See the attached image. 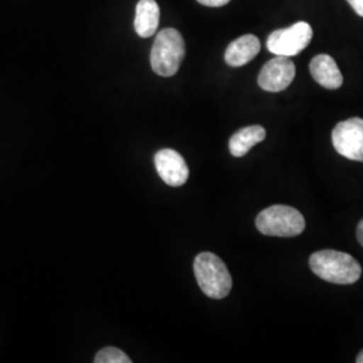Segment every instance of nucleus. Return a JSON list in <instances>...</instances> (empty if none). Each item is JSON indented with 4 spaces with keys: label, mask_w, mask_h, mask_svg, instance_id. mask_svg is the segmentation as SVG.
<instances>
[{
    "label": "nucleus",
    "mask_w": 363,
    "mask_h": 363,
    "mask_svg": "<svg viewBox=\"0 0 363 363\" xmlns=\"http://www.w3.org/2000/svg\"><path fill=\"white\" fill-rule=\"evenodd\" d=\"M96 363H130V357L117 347H104L94 357Z\"/></svg>",
    "instance_id": "nucleus-13"
},
{
    "label": "nucleus",
    "mask_w": 363,
    "mask_h": 363,
    "mask_svg": "<svg viewBox=\"0 0 363 363\" xmlns=\"http://www.w3.org/2000/svg\"><path fill=\"white\" fill-rule=\"evenodd\" d=\"M160 10L155 0H139L135 15V30L139 37H152L159 26Z\"/></svg>",
    "instance_id": "nucleus-11"
},
{
    "label": "nucleus",
    "mask_w": 363,
    "mask_h": 363,
    "mask_svg": "<svg viewBox=\"0 0 363 363\" xmlns=\"http://www.w3.org/2000/svg\"><path fill=\"white\" fill-rule=\"evenodd\" d=\"M194 273L202 292L211 298H226L233 286L225 262L214 253L202 252L194 259Z\"/></svg>",
    "instance_id": "nucleus-2"
},
{
    "label": "nucleus",
    "mask_w": 363,
    "mask_h": 363,
    "mask_svg": "<svg viewBox=\"0 0 363 363\" xmlns=\"http://www.w3.org/2000/svg\"><path fill=\"white\" fill-rule=\"evenodd\" d=\"M267 138V130L261 125H249L237 130L229 140L230 154L235 157H242Z\"/></svg>",
    "instance_id": "nucleus-12"
},
{
    "label": "nucleus",
    "mask_w": 363,
    "mask_h": 363,
    "mask_svg": "<svg viewBox=\"0 0 363 363\" xmlns=\"http://www.w3.org/2000/svg\"><path fill=\"white\" fill-rule=\"evenodd\" d=\"M259 49L261 45L256 35H242L228 46L225 52V61L232 67H241L249 64L252 60H255V57L259 52Z\"/></svg>",
    "instance_id": "nucleus-10"
},
{
    "label": "nucleus",
    "mask_w": 363,
    "mask_h": 363,
    "mask_svg": "<svg viewBox=\"0 0 363 363\" xmlns=\"http://www.w3.org/2000/svg\"><path fill=\"white\" fill-rule=\"evenodd\" d=\"M310 72L312 78L325 89L335 91L343 84V76L337 67V62L328 54H319L313 57L310 64Z\"/></svg>",
    "instance_id": "nucleus-9"
},
{
    "label": "nucleus",
    "mask_w": 363,
    "mask_h": 363,
    "mask_svg": "<svg viewBox=\"0 0 363 363\" xmlns=\"http://www.w3.org/2000/svg\"><path fill=\"white\" fill-rule=\"evenodd\" d=\"M357 238H358L359 244L363 247V220L358 223V228H357Z\"/></svg>",
    "instance_id": "nucleus-16"
},
{
    "label": "nucleus",
    "mask_w": 363,
    "mask_h": 363,
    "mask_svg": "<svg viewBox=\"0 0 363 363\" xmlns=\"http://www.w3.org/2000/svg\"><path fill=\"white\" fill-rule=\"evenodd\" d=\"M347 1L355 13L359 16H363V0H347Z\"/></svg>",
    "instance_id": "nucleus-15"
},
{
    "label": "nucleus",
    "mask_w": 363,
    "mask_h": 363,
    "mask_svg": "<svg viewBox=\"0 0 363 363\" xmlns=\"http://www.w3.org/2000/svg\"><path fill=\"white\" fill-rule=\"evenodd\" d=\"M256 226L264 235L291 238L304 232L306 220L295 208L273 205L259 213L256 218Z\"/></svg>",
    "instance_id": "nucleus-4"
},
{
    "label": "nucleus",
    "mask_w": 363,
    "mask_h": 363,
    "mask_svg": "<svg viewBox=\"0 0 363 363\" xmlns=\"http://www.w3.org/2000/svg\"><path fill=\"white\" fill-rule=\"evenodd\" d=\"M296 74L295 64L289 60V57L277 55L268 61L259 72V88L267 91H286V88L292 84Z\"/></svg>",
    "instance_id": "nucleus-7"
},
{
    "label": "nucleus",
    "mask_w": 363,
    "mask_h": 363,
    "mask_svg": "<svg viewBox=\"0 0 363 363\" xmlns=\"http://www.w3.org/2000/svg\"><path fill=\"white\" fill-rule=\"evenodd\" d=\"M333 144L339 155L363 163V118L352 117L337 124Z\"/></svg>",
    "instance_id": "nucleus-6"
},
{
    "label": "nucleus",
    "mask_w": 363,
    "mask_h": 363,
    "mask_svg": "<svg viewBox=\"0 0 363 363\" xmlns=\"http://www.w3.org/2000/svg\"><path fill=\"white\" fill-rule=\"evenodd\" d=\"M312 272L333 284H354L361 279L362 267L349 253L325 249L315 252L310 257Z\"/></svg>",
    "instance_id": "nucleus-1"
},
{
    "label": "nucleus",
    "mask_w": 363,
    "mask_h": 363,
    "mask_svg": "<svg viewBox=\"0 0 363 363\" xmlns=\"http://www.w3.org/2000/svg\"><path fill=\"white\" fill-rule=\"evenodd\" d=\"M357 363H363V350L357 357Z\"/></svg>",
    "instance_id": "nucleus-17"
},
{
    "label": "nucleus",
    "mask_w": 363,
    "mask_h": 363,
    "mask_svg": "<svg viewBox=\"0 0 363 363\" xmlns=\"http://www.w3.org/2000/svg\"><path fill=\"white\" fill-rule=\"evenodd\" d=\"M196 1L206 7H222V6H226L230 0H196Z\"/></svg>",
    "instance_id": "nucleus-14"
},
{
    "label": "nucleus",
    "mask_w": 363,
    "mask_h": 363,
    "mask_svg": "<svg viewBox=\"0 0 363 363\" xmlns=\"http://www.w3.org/2000/svg\"><path fill=\"white\" fill-rule=\"evenodd\" d=\"M155 167L159 177L171 187H181L189 179V167L183 156L169 148L157 151Z\"/></svg>",
    "instance_id": "nucleus-8"
},
{
    "label": "nucleus",
    "mask_w": 363,
    "mask_h": 363,
    "mask_svg": "<svg viewBox=\"0 0 363 363\" xmlns=\"http://www.w3.org/2000/svg\"><path fill=\"white\" fill-rule=\"evenodd\" d=\"M186 55V43L175 28H164L156 35L151 50V67L157 76L172 77L178 73Z\"/></svg>",
    "instance_id": "nucleus-3"
},
{
    "label": "nucleus",
    "mask_w": 363,
    "mask_h": 363,
    "mask_svg": "<svg viewBox=\"0 0 363 363\" xmlns=\"http://www.w3.org/2000/svg\"><path fill=\"white\" fill-rule=\"evenodd\" d=\"M312 35V27L307 22H298L291 27L271 33L267 40V48L276 55L294 57L310 45Z\"/></svg>",
    "instance_id": "nucleus-5"
}]
</instances>
